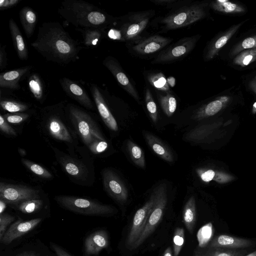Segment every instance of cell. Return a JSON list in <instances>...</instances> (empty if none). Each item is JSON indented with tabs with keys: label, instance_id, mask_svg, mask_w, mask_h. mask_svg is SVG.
Listing matches in <instances>:
<instances>
[{
	"label": "cell",
	"instance_id": "obj_7",
	"mask_svg": "<svg viewBox=\"0 0 256 256\" xmlns=\"http://www.w3.org/2000/svg\"><path fill=\"white\" fill-rule=\"evenodd\" d=\"M203 4L186 6L164 18L162 22L166 29H176L192 24L206 16Z\"/></svg>",
	"mask_w": 256,
	"mask_h": 256
},
{
	"label": "cell",
	"instance_id": "obj_13",
	"mask_svg": "<svg viewBox=\"0 0 256 256\" xmlns=\"http://www.w3.org/2000/svg\"><path fill=\"white\" fill-rule=\"evenodd\" d=\"M90 90L103 122L110 130L117 131L118 128L116 121L109 110L100 88L95 84H91Z\"/></svg>",
	"mask_w": 256,
	"mask_h": 256
},
{
	"label": "cell",
	"instance_id": "obj_44",
	"mask_svg": "<svg viewBox=\"0 0 256 256\" xmlns=\"http://www.w3.org/2000/svg\"><path fill=\"white\" fill-rule=\"evenodd\" d=\"M108 147L106 140H96L88 148L93 154H98L104 152Z\"/></svg>",
	"mask_w": 256,
	"mask_h": 256
},
{
	"label": "cell",
	"instance_id": "obj_43",
	"mask_svg": "<svg viewBox=\"0 0 256 256\" xmlns=\"http://www.w3.org/2000/svg\"><path fill=\"white\" fill-rule=\"evenodd\" d=\"M14 220V218L7 214H0V240L6 232L8 226Z\"/></svg>",
	"mask_w": 256,
	"mask_h": 256
},
{
	"label": "cell",
	"instance_id": "obj_41",
	"mask_svg": "<svg viewBox=\"0 0 256 256\" xmlns=\"http://www.w3.org/2000/svg\"><path fill=\"white\" fill-rule=\"evenodd\" d=\"M252 48H256V36L244 39L234 48L231 54L234 55L244 50Z\"/></svg>",
	"mask_w": 256,
	"mask_h": 256
},
{
	"label": "cell",
	"instance_id": "obj_23",
	"mask_svg": "<svg viewBox=\"0 0 256 256\" xmlns=\"http://www.w3.org/2000/svg\"><path fill=\"white\" fill-rule=\"evenodd\" d=\"M19 17L26 37L30 38L34 32L37 22L36 12L30 6H24L19 12Z\"/></svg>",
	"mask_w": 256,
	"mask_h": 256
},
{
	"label": "cell",
	"instance_id": "obj_14",
	"mask_svg": "<svg viewBox=\"0 0 256 256\" xmlns=\"http://www.w3.org/2000/svg\"><path fill=\"white\" fill-rule=\"evenodd\" d=\"M41 221L40 218L27 221L18 220L10 225L4 234L0 242L4 244H10L14 240L32 230Z\"/></svg>",
	"mask_w": 256,
	"mask_h": 256
},
{
	"label": "cell",
	"instance_id": "obj_16",
	"mask_svg": "<svg viewBox=\"0 0 256 256\" xmlns=\"http://www.w3.org/2000/svg\"><path fill=\"white\" fill-rule=\"evenodd\" d=\"M149 18L148 12L137 14L131 16L130 22L122 28L124 38L130 40L138 36L147 26Z\"/></svg>",
	"mask_w": 256,
	"mask_h": 256
},
{
	"label": "cell",
	"instance_id": "obj_29",
	"mask_svg": "<svg viewBox=\"0 0 256 256\" xmlns=\"http://www.w3.org/2000/svg\"><path fill=\"white\" fill-rule=\"evenodd\" d=\"M28 86L30 92L36 100L40 101L43 99L44 86L38 74L34 73L29 77Z\"/></svg>",
	"mask_w": 256,
	"mask_h": 256
},
{
	"label": "cell",
	"instance_id": "obj_40",
	"mask_svg": "<svg viewBox=\"0 0 256 256\" xmlns=\"http://www.w3.org/2000/svg\"><path fill=\"white\" fill-rule=\"evenodd\" d=\"M145 101L150 118L154 122H156L158 120L157 108L150 91L148 88L146 92Z\"/></svg>",
	"mask_w": 256,
	"mask_h": 256
},
{
	"label": "cell",
	"instance_id": "obj_11",
	"mask_svg": "<svg viewBox=\"0 0 256 256\" xmlns=\"http://www.w3.org/2000/svg\"><path fill=\"white\" fill-rule=\"evenodd\" d=\"M102 179L105 190L113 198L120 202L126 200L127 188L116 174L110 170H104Z\"/></svg>",
	"mask_w": 256,
	"mask_h": 256
},
{
	"label": "cell",
	"instance_id": "obj_25",
	"mask_svg": "<svg viewBox=\"0 0 256 256\" xmlns=\"http://www.w3.org/2000/svg\"><path fill=\"white\" fill-rule=\"evenodd\" d=\"M242 23L238 24L232 26L223 35L221 36L214 43H212L208 52L206 58L208 60L212 58L218 54L220 50L222 48L236 32Z\"/></svg>",
	"mask_w": 256,
	"mask_h": 256
},
{
	"label": "cell",
	"instance_id": "obj_2",
	"mask_svg": "<svg viewBox=\"0 0 256 256\" xmlns=\"http://www.w3.org/2000/svg\"><path fill=\"white\" fill-rule=\"evenodd\" d=\"M58 12L68 22L81 29H100L107 20L94 5L82 0H64Z\"/></svg>",
	"mask_w": 256,
	"mask_h": 256
},
{
	"label": "cell",
	"instance_id": "obj_53",
	"mask_svg": "<svg viewBox=\"0 0 256 256\" xmlns=\"http://www.w3.org/2000/svg\"><path fill=\"white\" fill-rule=\"evenodd\" d=\"M163 256H172L170 247H168L164 252Z\"/></svg>",
	"mask_w": 256,
	"mask_h": 256
},
{
	"label": "cell",
	"instance_id": "obj_32",
	"mask_svg": "<svg viewBox=\"0 0 256 256\" xmlns=\"http://www.w3.org/2000/svg\"><path fill=\"white\" fill-rule=\"evenodd\" d=\"M1 108L10 113L22 112L30 108L26 104L1 98L0 101Z\"/></svg>",
	"mask_w": 256,
	"mask_h": 256
},
{
	"label": "cell",
	"instance_id": "obj_1",
	"mask_svg": "<svg viewBox=\"0 0 256 256\" xmlns=\"http://www.w3.org/2000/svg\"><path fill=\"white\" fill-rule=\"evenodd\" d=\"M30 46L47 60L62 65L78 59L82 48L58 22H44Z\"/></svg>",
	"mask_w": 256,
	"mask_h": 256
},
{
	"label": "cell",
	"instance_id": "obj_50",
	"mask_svg": "<svg viewBox=\"0 0 256 256\" xmlns=\"http://www.w3.org/2000/svg\"><path fill=\"white\" fill-rule=\"evenodd\" d=\"M212 256H234L230 252H222V251H216L214 252L212 254Z\"/></svg>",
	"mask_w": 256,
	"mask_h": 256
},
{
	"label": "cell",
	"instance_id": "obj_33",
	"mask_svg": "<svg viewBox=\"0 0 256 256\" xmlns=\"http://www.w3.org/2000/svg\"><path fill=\"white\" fill-rule=\"evenodd\" d=\"M159 100L161 107L166 114L168 116H172L176 108V100L174 96L167 93L165 96H160Z\"/></svg>",
	"mask_w": 256,
	"mask_h": 256
},
{
	"label": "cell",
	"instance_id": "obj_51",
	"mask_svg": "<svg viewBox=\"0 0 256 256\" xmlns=\"http://www.w3.org/2000/svg\"><path fill=\"white\" fill-rule=\"evenodd\" d=\"M250 86L256 94V76L250 82Z\"/></svg>",
	"mask_w": 256,
	"mask_h": 256
},
{
	"label": "cell",
	"instance_id": "obj_4",
	"mask_svg": "<svg viewBox=\"0 0 256 256\" xmlns=\"http://www.w3.org/2000/svg\"><path fill=\"white\" fill-rule=\"evenodd\" d=\"M65 110L68 122L87 147L96 140H106L96 122L88 112L73 104H66Z\"/></svg>",
	"mask_w": 256,
	"mask_h": 256
},
{
	"label": "cell",
	"instance_id": "obj_5",
	"mask_svg": "<svg viewBox=\"0 0 256 256\" xmlns=\"http://www.w3.org/2000/svg\"><path fill=\"white\" fill-rule=\"evenodd\" d=\"M57 202L63 208L74 212L85 215H104L114 212L112 206L95 200L70 196H55Z\"/></svg>",
	"mask_w": 256,
	"mask_h": 256
},
{
	"label": "cell",
	"instance_id": "obj_54",
	"mask_svg": "<svg viewBox=\"0 0 256 256\" xmlns=\"http://www.w3.org/2000/svg\"><path fill=\"white\" fill-rule=\"evenodd\" d=\"M167 82L168 84H170L171 86H174L175 84V80L173 77H169L168 80Z\"/></svg>",
	"mask_w": 256,
	"mask_h": 256
},
{
	"label": "cell",
	"instance_id": "obj_17",
	"mask_svg": "<svg viewBox=\"0 0 256 256\" xmlns=\"http://www.w3.org/2000/svg\"><path fill=\"white\" fill-rule=\"evenodd\" d=\"M59 155L58 160L66 174L78 180L86 178L88 171L82 162L64 154Z\"/></svg>",
	"mask_w": 256,
	"mask_h": 256
},
{
	"label": "cell",
	"instance_id": "obj_22",
	"mask_svg": "<svg viewBox=\"0 0 256 256\" xmlns=\"http://www.w3.org/2000/svg\"><path fill=\"white\" fill-rule=\"evenodd\" d=\"M252 244V242L249 240L223 234L216 238L210 246L213 248H246Z\"/></svg>",
	"mask_w": 256,
	"mask_h": 256
},
{
	"label": "cell",
	"instance_id": "obj_52",
	"mask_svg": "<svg viewBox=\"0 0 256 256\" xmlns=\"http://www.w3.org/2000/svg\"><path fill=\"white\" fill-rule=\"evenodd\" d=\"M6 204L4 200L0 198V214H3L6 208Z\"/></svg>",
	"mask_w": 256,
	"mask_h": 256
},
{
	"label": "cell",
	"instance_id": "obj_39",
	"mask_svg": "<svg viewBox=\"0 0 256 256\" xmlns=\"http://www.w3.org/2000/svg\"><path fill=\"white\" fill-rule=\"evenodd\" d=\"M184 231L183 228H177L173 237V247L174 256H178L184 244Z\"/></svg>",
	"mask_w": 256,
	"mask_h": 256
},
{
	"label": "cell",
	"instance_id": "obj_21",
	"mask_svg": "<svg viewBox=\"0 0 256 256\" xmlns=\"http://www.w3.org/2000/svg\"><path fill=\"white\" fill-rule=\"evenodd\" d=\"M8 26L13 44L18 57L22 60H27L28 54L27 46L20 30L13 19L10 18L9 20Z\"/></svg>",
	"mask_w": 256,
	"mask_h": 256
},
{
	"label": "cell",
	"instance_id": "obj_56",
	"mask_svg": "<svg viewBox=\"0 0 256 256\" xmlns=\"http://www.w3.org/2000/svg\"><path fill=\"white\" fill-rule=\"evenodd\" d=\"M20 256H36L33 254H24V255Z\"/></svg>",
	"mask_w": 256,
	"mask_h": 256
},
{
	"label": "cell",
	"instance_id": "obj_28",
	"mask_svg": "<svg viewBox=\"0 0 256 256\" xmlns=\"http://www.w3.org/2000/svg\"><path fill=\"white\" fill-rule=\"evenodd\" d=\"M211 6L215 10L226 14H239L245 11L242 6L226 0L214 1Z\"/></svg>",
	"mask_w": 256,
	"mask_h": 256
},
{
	"label": "cell",
	"instance_id": "obj_20",
	"mask_svg": "<svg viewBox=\"0 0 256 256\" xmlns=\"http://www.w3.org/2000/svg\"><path fill=\"white\" fill-rule=\"evenodd\" d=\"M32 66H26L17 69L2 72L0 74V87L12 90L20 88L19 82L22 78L32 68Z\"/></svg>",
	"mask_w": 256,
	"mask_h": 256
},
{
	"label": "cell",
	"instance_id": "obj_26",
	"mask_svg": "<svg viewBox=\"0 0 256 256\" xmlns=\"http://www.w3.org/2000/svg\"><path fill=\"white\" fill-rule=\"evenodd\" d=\"M196 221V202L194 198L192 196L186 202L183 212L184 223L190 234L192 232Z\"/></svg>",
	"mask_w": 256,
	"mask_h": 256
},
{
	"label": "cell",
	"instance_id": "obj_57",
	"mask_svg": "<svg viewBox=\"0 0 256 256\" xmlns=\"http://www.w3.org/2000/svg\"><path fill=\"white\" fill-rule=\"evenodd\" d=\"M254 108H256V102L254 104Z\"/></svg>",
	"mask_w": 256,
	"mask_h": 256
},
{
	"label": "cell",
	"instance_id": "obj_27",
	"mask_svg": "<svg viewBox=\"0 0 256 256\" xmlns=\"http://www.w3.org/2000/svg\"><path fill=\"white\" fill-rule=\"evenodd\" d=\"M229 100L226 96H220L213 100L200 109L196 115V118H200L206 116H212L218 113L223 107L224 104Z\"/></svg>",
	"mask_w": 256,
	"mask_h": 256
},
{
	"label": "cell",
	"instance_id": "obj_15",
	"mask_svg": "<svg viewBox=\"0 0 256 256\" xmlns=\"http://www.w3.org/2000/svg\"><path fill=\"white\" fill-rule=\"evenodd\" d=\"M103 64L111 72L125 90L138 101L140 98L136 90L122 70L117 61L112 57L108 56L104 60Z\"/></svg>",
	"mask_w": 256,
	"mask_h": 256
},
{
	"label": "cell",
	"instance_id": "obj_30",
	"mask_svg": "<svg viewBox=\"0 0 256 256\" xmlns=\"http://www.w3.org/2000/svg\"><path fill=\"white\" fill-rule=\"evenodd\" d=\"M83 36L84 44L88 47L96 46L99 42L102 32L98 28H79Z\"/></svg>",
	"mask_w": 256,
	"mask_h": 256
},
{
	"label": "cell",
	"instance_id": "obj_47",
	"mask_svg": "<svg viewBox=\"0 0 256 256\" xmlns=\"http://www.w3.org/2000/svg\"><path fill=\"white\" fill-rule=\"evenodd\" d=\"M199 174L201 179L206 182H208L212 180L215 175L214 171L212 170H209Z\"/></svg>",
	"mask_w": 256,
	"mask_h": 256
},
{
	"label": "cell",
	"instance_id": "obj_46",
	"mask_svg": "<svg viewBox=\"0 0 256 256\" xmlns=\"http://www.w3.org/2000/svg\"><path fill=\"white\" fill-rule=\"evenodd\" d=\"M20 0H0V10H4L12 8L18 4Z\"/></svg>",
	"mask_w": 256,
	"mask_h": 256
},
{
	"label": "cell",
	"instance_id": "obj_8",
	"mask_svg": "<svg viewBox=\"0 0 256 256\" xmlns=\"http://www.w3.org/2000/svg\"><path fill=\"white\" fill-rule=\"evenodd\" d=\"M38 191L26 186L0 183V198L7 204H18L24 201L38 198Z\"/></svg>",
	"mask_w": 256,
	"mask_h": 256
},
{
	"label": "cell",
	"instance_id": "obj_42",
	"mask_svg": "<svg viewBox=\"0 0 256 256\" xmlns=\"http://www.w3.org/2000/svg\"><path fill=\"white\" fill-rule=\"evenodd\" d=\"M2 116L8 122L12 124H20L29 117L28 114L24 112L8 113Z\"/></svg>",
	"mask_w": 256,
	"mask_h": 256
},
{
	"label": "cell",
	"instance_id": "obj_45",
	"mask_svg": "<svg viewBox=\"0 0 256 256\" xmlns=\"http://www.w3.org/2000/svg\"><path fill=\"white\" fill-rule=\"evenodd\" d=\"M0 130L2 132L11 136H16V130L9 124L2 114L0 115Z\"/></svg>",
	"mask_w": 256,
	"mask_h": 256
},
{
	"label": "cell",
	"instance_id": "obj_35",
	"mask_svg": "<svg viewBox=\"0 0 256 256\" xmlns=\"http://www.w3.org/2000/svg\"><path fill=\"white\" fill-rule=\"evenodd\" d=\"M22 162L31 172L38 176L46 179L52 178V174L42 166L24 158L22 159Z\"/></svg>",
	"mask_w": 256,
	"mask_h": 256
},
{
	"label": "cell",
	"instance_id": "obj_19",
	"mask_svg": "<svg viewBox=\"0 0 256 256\" xmlns=\"http://www.w3.org/2000/svg\"><path fill=\"white\" fill-rule=\"evenodd\" d=\"M108 238L104 230H98L90 235L84 242V251L86 255H96L108 246Z\"/></svg>",
	"mask_w": 256,
	"mask_h": 256
},
{
	"label": "cell",
	"instance_id": "obj_58",
	"mask_svg": "<svg viewBox=\"0 0 256 256\" xmlns=\"http://www.w3.org/2000/svg\"></svg>",
	"mask_w": 256,
	"mask_h": 256
},
{
	"label": "cell",
	"instance_id": "obj_6",
	"mask_svg": "<svg viewBox=\"0 0 256 256\" xmlns=\"http://www.w3.org/2000/svg\"><path fill=\"white\" fill-rule=\"evenodd\" d=\"M156 200L148 218L146 226L141 235L130 248L135 249L141 245L152 234L162 219L164 211L167 202V194L164 184L156 188Z\"/></svg>",
	"mask_w": 256,
	"mask_h": 256
},
{
	"label": "cell",
	"instance_id": "obj_3",
	"mask_svg": "<svg viewBox=\"0 0 256 256\" xmlns=\"http://www.w3.org/2000/svg\"><path fill=\"white\" fill-rule=\"evenodd\" d=\"M64 102L41 109L42 124L54 139L68 144H77L76 134L68 124Z\"/></svg>",
	"mask_w": 256,
	"mask_h": 256
},
{
	"label": "cell",
	"instance_id": "obj_48",
	"mask_svg": "<svg viewBox=\"0 0 256 256\" xmlns=\"http://www.w3.org/2000/svg\"><path fill=\"white\" fill-rule=\"evenodd\" d=\"M7 63V58L5 48L4 46H0V70L4 68Z\"/></svg>",
	"mask_w": 256,
	"mask_h": 256
},
{
	"label": "cell",
	"instance_id": "obj_55",
	"mask_svg": "<svg viewBox=\"0 0 256 256\" xmlns=\"http://www.w3.org/2000/svg\"><path fill=\"white\" fill-rule=\"evenodd\" d=\"M246 256H256V251L254 252H253L248 254Z\"/></svg>",
	"mask_w": 256,
	"mask_h": 256
},
{
	"label": "cell",
	"instance_id": "obj_38",
	"mask_svg": "<svg viewBox=\"0 0 256 256\" xmlns=\"http://www.w3.org/2000/svg\"><path fill=\"white\" fill-rule=\"evenodd\" d=\"M150 84L158 90L168 91L170 87L164 75L162 72L150 74L148 78Z\"/></svg>",
	"mask_w": 256,
	"mask_h": 256
},
{
	"label": "cell",
	"instance_id": "obj_36",
	"mask_svg": "<svg viewBox=\"0 0 256 256\" xmlns=\"http://www.w3.org/2000/svg\"><path fill=\"white\" fill-rule=\"evenodd\" d=\"M18 210L24 214H32L34 212L42 208V201L36 198L26 200L18 204Z\"/></svg>",
	"mask_w": 256,
	"mask_h": 256
},
{
	"label": "cell",
	"instance_id": "obj_37",
	"mask_svg": "<svg viewBox=\"0 0 256 256\" xmlns=\"http://www.w3.org/2000/svg\"><path fill=\"white\" fill-rule=\"evenodd\" d=\"M213 234V228L210 222L202 226L197 233V238L200 247L205 246L210 240Z\"/></svg>",
	"mask_w": 256,
	"mask_h": 256
},
{
	"label": "cell",
	"instance_id": "obj_10",
	"mask_svg": "<svg viewBox=\"0 0 256 256\" xmlns=\"http://www.w3.org/2000/svg\"><path fill=\"white\" fill-rule=\"evenodd\" d=\"M198 40V36L187 37L180 40L160 54L152 62L156 64L170 62L186 56L194 48Z\"/></svg>",
	"mask_w": 256,
	"mask_h": 256
},
{
	"label": "cell",
	"instance_id": "obj_24",
	"mask_svg": "<svg viewBox=\"0 0 256 256\" xmlns=\"http://www.w3.org/2000/svg\"><path fill=\"white\" fill-rule=\"evenodd\" d=\"M145 139L152 150L161 158L172 162L174 161V157L171 151L163 142L152 134L145 132Z\"/></svg>",
	"mask_w": 256,
	"mask_h": 256
},
{
	"label": "cell",
	"instance_id": "obj_31",
	"mask_svg": "<svg viewBox=\"0 0 256 256\" xmlns=\"http://www.w3.org/2000/svg\"><path fill=\"white\" fill-rule=\"evenodd\" d=\"M128 152L132 162L141 168L145 167V159L142 150L137 144L131 140L127 144Z\"/></svg>",
	"mask_w": 256,
	"mask_h": 256
},
{
	"label": "cell",
	"instance_id": "obj_18",
	"mask_svg": "<svg viewBox=\"0 0 256 256\" xmlns=\"http://www.w3.org/2000/svg\"><path fill=\"white\" fill-rule=\"evenodd\" d=\"M172 39L154 35L141 41L133 47L137 53L146 54L155 52L166 46Z\"/></svg>",
	"mask_w": 256,
	"mask_h": 256
},
{
	"label": "cell",
	"instance_id": "obj_12",
	"mask_svg": "<svg viewBox=\"0 0 256 256\" xmlns=\"http://www.w3.org/2000/svg\"><path fill=\"white\" fill-rule=\"evenodd\" d=\"M59 81L62 90L69 97L85 108L94 110L88 94L78 84L67 78H62Z\"/></svg>",
	"mask_w": 256,
	"mask_h": 256
},
{
	"label": "cell",
	"instance_id": "obj_49",
	"mask_svg": "<svg viewBox=\"0 0 256 256\" xmlns=\"http://www.w3.org/2000/svg\"><path fill=\"white\" fill-rule=\"evenodd\" d=\"M50 245L58 256H70L67 252L56 244L50 242Z\"/></svg>",
	"mask_w": 256,
	"mask_h": 256
},
{
	"label": "cell",
	"instance_id": "obj_9",
	"mask_svg": "<svg viewBox=\"0 0 256 256\" xmlns=\"http://www.w3.org/2000/svg\"><path fill=\"white\" fill-rule=\"evenodd\" d=\"M156 200V190L155 189L149 200L142 207L136 212L127 240V244L130 248L136 242L144 228L148 218L155 204Z\"/></svg>",
	"mask_w": 256,
	"mask_h": 256
},
{
	"label": "cell",
	"instance_id": "obj_34",
	"mask_svg": "<svg viewBox=\"0 0 256 256\" xmlns=\"http://www.w3.org/2000/svg\"><path fill=\"white\" fill-rule=\"evenodd\" d=\"M256 60V48L245 50L238 55L234 60L235 64L244 66Z\"/></svg>",
	"mask_w": 256,
	"mask_h": 256
}]
</instances>
